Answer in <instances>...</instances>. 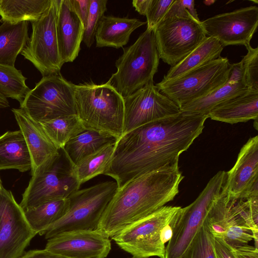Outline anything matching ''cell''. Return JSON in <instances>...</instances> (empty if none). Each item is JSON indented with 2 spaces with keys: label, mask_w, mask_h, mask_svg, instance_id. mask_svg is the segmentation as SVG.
Here are the masks:
<instances>
[{
  "label": "cell",
  "mask_w": 258,
  "mask_h": 258,
  "mask_svg": "<svg viewBox=\"0 0 258 258\" xmlns=\"http://www.w3.org/2000/svg\"><path fill=\"white\" fill-rule=\"evenodd\" d=\"M208 116L180 111L123 134L103 174L119 189L133 179L179 160L203 132Z\"/></svg>",
  "instance_id": "1"
},
{
  "label": "cell",
  "mask_w": 258,
  "mask_h": 258,
  "mask_svg": "<svg viewBox=\"0 0 258 258\" xmlns=\"http://www.w3.org/2000/svg\"><path fill=\"white\" fill-rule=\"evenodd\" d=\"M183 177L177 160L133 179L117 189L96 230L112 238L173 200Z\"/></svg>",
  "instance_id": "2"
},
{
  "label": "cell",
  "mask_w": 258,
  "mask_h": 258,
  "mask_svg": "<svg viewBox=\"0 0 258 258\" xmlns=\"http://www.w3.org/2000/svg\"><path fill=\"white\" fill-rule=\"evenodd\" d=\"M77 115L84 127L117 140L123 133L124 99L112 85L92 82L75 85Z\"/></svg>",
  "instance_id": "3"
},
{
  "label": "cell",
  "mask_w": 258,
  "mask_h": 258,
  "mask_svg": "<svg viewBox=\"0 0 258 258\" xmlns=\"http://www.w3.org/2000/svg\"><path fill=\"white\" fill-rule=\"evenodd\" d=\"M181 210L180 207L164 206L126 227L111 239L133 257L165 258V244L171 238Z\"/></svg>",
  "instance_id": "4"
},
{
  "label": "cell",
  "mask_w": 258,
  "mask_h": 258,
  "mask_svg": "<svg viewBox=\"0 0 258 258\" xmlns=\"http://www.w3.org/2000/svg\"><path fill=\"white\" fill-rule=\"evenodd\" d=\"M74 167L62 149L39 166L22 195L20 205L24 211L48 201L67 199L79 189Z\"/></svg>",
  "instance_id": "5"
},
{
  "label": "cell",
  "mask_w": 258,
  "mask_h": 258,
  "mask_svg": "<svg viewBox=\"0 0 258 258\" xmlns=\"http://www.w3.org/2000/svg\"><path fill=\"white\" fill-rule=\"evenodd\" d=\"M122 49L115 62L117 71L110 79L124 98L153 82L160 57L153 30L147 29L135 43Z\"/></svg>",
  "instance_id": "6"
},
{
  "label": "cell",
  "mask_w": 258,
  "mask_h": 258,
  "mask_svg": "<svg viewBox=\"0 0 258 258\" xmlns=\"http://www.w3.org/2000/svg\"><path fill=\"white\" fill-rule=\"evenodd\" d=\"M117 188L115 181H107L74 191L68 198L70 205L67 213L41 235L48 239L63 232L96 230Z\"/></svg>",
  "instance_id": "7"
},
{
  "label": "cell",
  "mask_w": 258,
  "mask_h": 258,
  "mask_svg": "<svg viewBox=\"0 0 258 258\" xmlns=\"http://www.w3.org/2000/svg\"><path fill=\"white\" fill-rule=\"evenodd\" d=\"M20 108L39 122L77 114L75 84L60 73L42 77L27 94Z\"/></svg>",
  "instance_id": "8"
},
{
  "label": "cell",
  "mask_w": 258,
  "mask_h": 258,
  "mask_svg": "<svg viewBox=\"0 0 258 258\" xmlns=\"http://www.w3.org/2000/svg\"><path fill=\"white\" fill-rule=\"evenodd\" d=\"M230 64L227 57L221 56L176 79L162 80L156 86L180 108L226 83Z\"/></svg>",
  "instance_id": "9"
},
{
  "label": "cell",
  "mask_w": 258,
  "mask_h": 258,
  "mask_svg": "<svg viewBox=\"0 0 258 258\" xmlns=\"http://www.w3.org/2000/svg\"><path fill=\"white\" fill-rule=\"evenodd\" d=\"M201 22L191 17H164L153 30L160 58L172 67L198 47L207 37Z\"/></svg>",
  "instance_id": "10"
},
{
  "label": "cell",
  "mask_w": 258,
  "mask_h": 258,
  "mask_svg": "<svg viewBox=\"0 0 258 258\" xmlns=\"http://www.w3.org/2000/svg\"><path fill=\"white\" fill-rule=\"evenodd\" d=\"M58 0H51L45 12L31 22L32 32L21 54L42 77L59 74L62 63L58 48L56 19Z\"/></svg>",
  "instance_id": "11"
},
{
  "label": "cell",
  "mask_w": 258,
  "mask_h": 258,
  "mask_svg": "<svg viewBox=\"0 0 258 258\" xmlns=\"http://www.w3.org/2000/svg\"><path fill=\"white\" fill-rule=\"evenodd\" d=\"M226 178V172L219 171L192 203L181 208L165 248V258H177L185 250L203 223L210 205L222 191Z\"/></svg>",
  "instance_id": "12"
},
{
  "label": "cell",
  "mask_w": 258,
  "mask_h": 258,
  "mask_svg": "<svg viewBox=\"0 0 258 258\" xmlns=\"http://www.w3.org/2000/svg\"><path fill=\"white\" fill-rule=\"evenodd\" d=\"M37 234L10 190L0 188V258H18Z\"/></svg>",
  "instance_id": "13"
},
{
  "label": "cell",
  "mask_w": 258,
  "mask_h": 258,
  "mask_svg": "<svg viewBox=\"0 0 258 258\" xmlns=\"http://www.w3.org/2000/svg\"><path fill=\"white\" fill-rule=\"evenodd\" d=\"M123 133L147 123L179 113V107L151 82L123 98Z\"/></svg>",
  "instance_id": "14"
},
{
  "label": "cell",
  "mask_w": 258,
  "mask_h": 258,
  "mask_svg": "<svg viewBox=\"0 0 258 258\" xmlns=\"http://www.w3.org/2000/svg\"><path fill=\"white\" fill-rule=\"evenodd\" d=\"M206 34L223 47L250 43L258 26V7L250 6L215 15L201 22Z\"/></svg>",
  "instance_id": "15"
},
{
  "label": "cell",
  "mask_w": 258,
  "mask_h": 258,
  "mask_svg": "<svg viewBox=\"0 0 258 258\" xmlns=\"http://www.w3.org/2000/svg\"><path fill=\"white\" fill-rule=\"evenodd\" d=\"M205 220L213 236L222 238L234 248L254 239L252 230L240 215L235 200L224 188L210 205Z\"/></svg>",
  "instance_id": "16"
},
{
  "label": "cell",
  "mask_w": 258,
  "mask_h": 258,
  "mask_svg": "<svg viewBox=\"0 0 258 258\" xmlns=\"http://www.w3.org/2000/svg\"><path fill=\"white\" fill-rule=\"evenodd\" d=\"M224 188L231 200L258 197V136L248 139L233 167L226 172Z\"/></svg>",
  "instance_id": "17"
},
{
  "label": "cell",
  "mask_w": 258,
  "mask_h": 258,
  "mask_svg": "<svg viewBox=\"0 0 258 258\" xmlns=\"http://www.w3.org/2000/svg\"><path fill=\"white\" fill-rule=\"evenodd\" d=\"M111 248L109 238L96 230L60 233L47 239L45 248L69 258H105Z\"/></svg>",
  "instance_id": "18"
},
{
  "label": "cell",
  "mask_w": 258,
  "mask_h": 258,
  "mask_svg": "<svg viewBox=\"0 0 258 258\" xmlns=\"http://www.w3.org/2000/svg\"><path fill=\"white\" fill-rule=\"evenodd\" d=\"M84 29L70 0H58L56 33L59 53L63 64L73 62L78 56Z\"/></svg>",
  "instance_id": "19"
},
{
  "label": "cell",
  "mask_w": 258,
  "mask_h": 258,
  "mask_svg": "<svg viewBox=\"0 0 258 258\" xmlns=\"http://www.w3.org/2000/svg\"><path fill=\"white\" fill-rule=\"evenodd\" d=\"M12 111L30 152L32 174L42 163L57 153L59 149L50 141L40 123L30 117L24 110L21 108H13Z\"/></svg>",
  "instance_id": "20"
},
{
  "label": "cell",
  "mask_w": 258,
  "mask_h": 258,
  "mask_svg": "<svg viewBox=\"0 0 258 258\" xmlns=\"http://www.w3.org/2000/svg\"><path fill=\"white\" fill-rule=\"evenodd\" d=\"M208 116L212 120L230 124L257 120L258 90L248 88L243 94L213 108Z\"/></svg>",
  "instance_id": "21"
},
{
  "label": "cell",
  "mask_w": 258,
  "mask_h": 258,
  "mask_svg": "<svg viewBox=\"0 0 258 258\" xmlns=\"http://www.w3.org/2000/svg\"><path fill=\"white\" fill-rule=\"evenodd\" d=\"M146 24L136 18L104 15L96 32V46L123 48L128 43L133 32Z\"/></svg>",
  "instance_id": "22"
},
{
  "label": "cell",
  "mask_w": 258,
  "mask_h": 258,
  "mask_svg": "<svg viewBox=\"0 0 258 258\" xmlns=\"http://www.w3.org/2000/svg\"><path fill=\"white\" fill-rule=\"evenodd\" d=\"M32 162L25 140L20 130L8 131L0 136V170L31 169Z\"/></svg>",
  "instance_id": "23"
},
{
  "label": "cell",
  "mask_w": 258,
  "mask_h": 258,
  "mask_svg": "<svg viewBox=\"0 0 258 258\" xmlns=\"http://www.w3.org/2000/svg\"><path fill=\"white\" fill-rule=\"evenodd\" d=\"M223 46L217 39L207 36L194 50L179 62L171 67L163 81L176 79L220 57Z\"/></svg>",
  "instance_id": "24"
},
{
  "label": "cell",
  "mask_w": 258,
  "mask_h": 258,
  "mask_svg": "<svg viewBox=\"0 0 258 258\" xmlns=\"http://www.w3.org/2000/svg\"><path fill=\"white\" fill-rule=\"evenodd\" d=\"M117 140L116 138L108 134L84 129L70 139L62 149L75 166L85 157Z\"/></svg>",
  "instance_id": "25"
},
{
  "label": "cell",
  "mask_w": 258,
  "mask_h": 258,
  "mask_svg": "<svg viewBox=\"0 0 258 258\" xmlns=\"http://www.w3.org/2000/svg\"><path fill=\"white\" fill-rule=\"evenodd\" d=\"M28 39V22L3 23L0 25V64L14 67Z\"/></svg>",
  "instance_id": "26"
},
{
  "label": "cell",
  "mask_w": 258,
  "mask_h": 258,
  "mask_svg": "<svg viewBox=\"0 0 258 258\" xmlns=\"http://www.w3.org/2000/svg\"><path fill=\"white\" fill-rule=\"evenodd\" d=\"M51 0H0V22L18 23L37 21Z\"/></svg>",
  "instance_id": "27"
},
{
  "label": "cell",
  "mask_w": 258,
  "mask_h": 258,
  "mask_svg": "<svg viewBox=\"0 0 258 258\" xmlns=\"http://www.w3.org/2000/svg\"><path fill=\"white\" fill-rule=\"evenodd\" d=\"M248 89L243 83L229 84L226 82L209 94L184 104L180 107V110L182 112L208 116L213 108L243 94Z\"/></svg>",
  "instance_id": "28"
},
{
  "label": "cell",
  "mask_w": 258,
  "mask_h": 258,
  "mask_svg": "<svg viewBox=\"0 0 258 258\" xmlns=\"http://www.w3.org/2000/svg\"><path fill=\"white\" fill-rule=\"evenodd\" d=\"M68 198L48 201L24 211L26 218L32 228L40 235L50 225L61 219L68 212Z\"/></svg>",
  "instance_id": "29"
},
{
  "label": "cell",
  "mask_w": 258,
  "mask_h": 258,
  "mask_svg": "<svg viewBox=\"0 0 258 258\" xmlns=\"http://www.w3.org/2000/svg\"><path fill=\"white\" fill-rule=\"evenodd\" d=\"M39 123L57 149H62L70 139L85 129L77 114L60 116Z\"/></svg>",
  "instance_id": "30"
},
{
  "label": "cell",
  "mask_w": 258,
  "mask_h": 258,
  "mask_svg": "<svg viewBox=\"0 0 258 258\" xmlns=\"http://www.w3.org/2000/svg\"><path fill=\"white\" fill-rule=\"evenodd\" d=\"M116 142L105 145L82 159L74 166L80 185L98 175L103 174L112 157Z\"/></svg>",
  "instance_id": "31"
},
{
  "label": "cell",
  "mask_w": 258,
  "mask_h": 258,
  "mask_svg": "<svg viewBox=\"0 0 258 258\" xmlns=\"http://www.w3.org/2000/svg\"><path fill=\"white\" fill-rule=\"evenodd\" d=\"M26 80L15 66L0 64V94L6 98L15 99L21 104L30 90Z\"/></svg>",
  "instance_id": "32"
},
{
  "label": "cell",
  "mask_w": 258,
  "mask_h": 258,
  "mask_svg": "<svg viewBox=\"0 0 258 258\" xmlns=\"http://www.w3.org/2000/svg\"><path fill=\"white\" fill-rule=\"evenodd\" d=\"M177 258H216L214 236L205 220L187 248Z\"/></svg>",
  "instance_id": "33"
},
{
  "label": "cell",
  "mask_w": 258,
  "mask_h": 258,
  "mask_svg": "<svg viewBox=\"0 0 258 258\" xmlns=\"http://www.w3.org/2000/svg\"><path fill=\"white\" fill-rule=\"evenodd\" d=\"M106 0H90L88 17L83 38L88 48L94 42L95 34L99 22L107 10Z\"/></svg>",
  "instance_id": "34"
},
{
  "label": "cell",
  "mask_w": 258,
  "mask_h": 258,
  "mask_svg": "<svg viewBox=\"0 0 258 258\" xmlns=\"http://www.w3.org/2000/svg\"><path fill=\"white\" fill-rule=\"evenodd\" d=\"M245 46L247 52L241 60L245 84L248 88L258 90V48H253L250 43Z\"/></svg>",
  "instance_id": "35"
},
{
  "label": "cell",
  "mask_w": 258,
  "mask_h": 258,
  "mask_svg": "<svg viewBox=\"0 0 258 258\" xmlns=\"http://www.w3.org/2000/svg\"><path fill=\"white\" fill-rule=\"evenodd\" d=\"M174 0H152L146 15L147 29L154 30L164 18Z\"/></svg>",
  "instance_id": "36"
},
{
  "label": "cell",
  "mask_w": 258,
  "mask_h": 258,
  "mask_svg": "<svg viewBox=\"0 0 258 258\" xmlns=\"http://www.w3.org/2000/svg\"><path fill=\"white\" fill-rule=\"evenodd\" d=\"M191 17L200 21L195 7L194 0H174L165 17Z\"/></svg>",
  "instance_id": "37"
},
{
  "label": "cell",
  "mask_w": 258,
  "mask_h": 258,
  "mask_svg": "<svg viewBox=\"0 0 258 258\" xmlns=\"http://www.w3.org/2000/svg\"><path fill=\"white\" fill-rule=\"evenodd\" d=\"M70 2L85 29L89 12L90 0H70Z\"/></svg>",
  "instance_id": "38"
},
{
  "label": "cell",
  "mask_w": 258,
  "mask_h": 258,
  "mask_svg": "<svg viewBox=\"0 0 258 258\" xmlns=\"http://www.w3.org/2000/svg\"><path fill=\"white\" fill-rule=\"evenodd\" d=\"M214 247L216 258H235L232 248L222 238L214 237Z\"/></svg>",
  "instance_id": "39"
},
{
  "label": "cell",
  "mask_w": 258,
  "mask_h": 258,
  "mask_svg": "<svg viewBox=\"0 0 258 258\" xmlns=\"http://www.w3.org/2000/svg\"><path fill=\"white\" fill-rule=\"evenodd\" d=\"M227 83L229 84L243 83L245 84L243 69L241 61L230 64Z\"/></svg>",
  "instance_id": "40"
},
{
  "label": "cell",
  "mask_w": 258,
  "mask_h": 258,
  "mask_svg": "<svg viewBox=\"0 0 258 258\" xmlns=\"http://www.w3.org/2000/svg\"><path fill=\"white\" fill-rule=\"evenodd\" d=\"M232 251L235 258H258V248L254 246H239L232 248Z\"/></svg>",
  "instance_id": "41"
},
{
  "label": "cell",
  "mask_w": 258,
  "mask_h": 258,
  "mask_svg": "<svg viewBox=\"0 0 258 258\" xmlns=\"http://www.w3.org/2000/svg\"><path fill=\"white\" fill-rule=\"evenodd\" d=\"M18 258H69L52 252L46 249L31 250L24 253Z\"/></svg>",
  "instance_id": "42"
},
{
  "label": "cell",
  "mask_w": 258,
  "mask_h": 258,
  "mask_svg": "<svg viewBox=\"0 0 258 258\" xmlns=\"http://www.w3.org/2000/svg\"><path fill=\"white\" fill-rule=\"evenodd\" d=\"M151 2L152 0H134L132 4L140 14L146 16Z\"/></svg>",
  "instance_id": "43"
},
{
  "label": "cell",
  "mask_w": 258,
  "mask_h": 258,
  "mask_svg": "<svg viewBox=\"0 0 258 258\" xmlns=\"http://www.w3.org/2000/svg\"><path fill=\"white\" fill-rule=\"evenodd\" d=\"M9 106L10 104L7 98L0 94V108H5Z\"/></svg>",
  "instance_id": "44"
},
{
  "label": "cell",
  "mask_w": 258,
  "mask_h": 258,
  "mask_svg": "<svg viewBox=\"0 0 258 258\" xmlns=\"http://www.w3.org/2000/svg\"><path fill=\"white\" fill-rule=\"evenodd\" d=\"M2 185H2V181H1V178H0V188H1V186H2Z\"/></svg>",
  "instance_id": "45"
},
{
  "label": "cell",
  "mask_w": 258,
  "mask_h": 258,
  "mask_svg": "<svg viewBox=\"0 0 258 258\" xmlns=\"http://www.w3.org/2000/svg\"><path fill=\"white\" fill-rule=\"evenodd\" d=\"M132 258H135V257H133Z\"/></svg>",
  "instance_id": "46"
}]
</instances>
